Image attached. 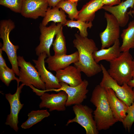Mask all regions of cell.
<instances>
[{
	"label": "cell",
	"mask_w": 134,
	"mask_h": 134,
	"mask_svg": "<svg viewBox=\"0 0 134 134\" xmlns=\"http://www.w3.org/2000/svg\"><path fill=\"white\" fill-rule=\"evenodd\" d=\"M75 38L73 42L77 50L78 60L74 66L83 72L88 77H91L102 71L100 65L95 61L93 53L98 50L94 40L87 37H83L79 34H75Z\"/></svg>",
	"instance_id": "1"
},
{
	"label": "cell",
	"mask_w": 134,
	"mask_h": 134,
	"mask_svg": "<svg viewBox=\"0 0 134 134\" xmlns=\"http://www.w3.org/2000/svg\"><path fill=\"white\" fill-rule=\"evenodd\" d=\"M90 101L96 107L93 114L99 131L108 129L118 122L110 108L105 88L100 84L97 85L92 92Z\"/></svg>",
	"instance_id": "2"
},
{
	"label": "cell",
	"mask_w": 134,
	"mask_h": 134,
	"mask_svg": "<svg viewBox=\"0 0 134 134\" xmlns=\"http://www.w3.org/2000/svg\"><path fill=\"white\" fill-rule=\"evenodd\" d=\"M133 59L129 51H128L122 52L118 57L109 62L108 73L120 85L128 83L133 78Z\"/></svg>",
	"instance_id": "3"
},
{
	"label": "cell",
	"mask_w": 134,
	"mask_h": 134,
	"mask_svg": "<svg viewBox=\"0 0 134 134\" xmlns=\"http://www.w3.org/2000/svg\"><path fill=\"white\" fill-rule=\"evenodd\" d=\"M15 28L14 23L10 19L2 20L0 22V37L3 42L1 48L6 54L15 74L18 76L19 70L17 51L19 47L18 45H13L9 38L10 32Z\"/></svg>",
	"instance_id": "4"
},
{
	"label": "cell",
	"mask_w": 134,
	"mask_h": 134,
	"mask_svg": "<svg viewBox=\"0 0 134 134\" xmlns=\"http://www.w3.org/2000/svg\"><path fill=\"white\" fill-rule=\"evenodd\" d=\"M103 76L100 84L105 88L111 89L116 96L128 106L130 105L134 101V91L127 83L122 85H119L109 74L107 70L102 64H100Z\"/></svg>",
	"instance_id": "5"
},
{
	"label": "cell",
	"mask_w": 134,
	"mask_h": 134,
	"mask_svg": "<svg viewBox=\"0 0 134 134\" xmlns=\"http://www.w3.org/2000/svg\"><path fill=\"white\" fill-rule=\"evenodd\" d=\"M30 88L36 95L40 96L41 100L39 105L40 108H47L50 111L55 110L64 111L66 110L68 96L64 91H60L57 94H50L46 93L45 90L38 89L33 86Z\"/></svg>",
	"instance_id": "6"
},
{
	"label": "cell",
	"mask_w": 134,
	"mask_h": 134,
	"mask_svg": "<svg viewBox=\"0 0 134 134\" xmlns=\"http://www.w3.org/2000/svg\"><path fill=\"white\" fill-rule=\"evenodd\" d=\"M19 70V80L25 85H33L40 90H45V83L41 80L38 71L30 62H26L23 56H18Z\"/></svg>",
	"instance_id": "7"
},
{
	"label": "cell",
	"mask_w": 134,
	"mask_h": 134,
	"mask_svg": "<svg viewBox=\"0 0 134 134\" xmlns=\"http://www.w3.org/2000/svg\"><path fill=\"white\" fill-rule=\"evenodd\" d=\"M72 109L75 116L73 119L68 120L66 126L76 122L84 128L86 134H99L92 108L86 105L80 104L74 105Z\"/></svg>",
	"instance_id": "8"
},
{
	"label": "cell",
	"mask_w": 134,
	"mask_h": 134,
	"mask_svg": "<svg viewBox=\"0 0 134 134\" xmlns=\"http://www.w3.org/2000/svg\"><path fill=\"white\" fill-rule=\"evenodd\" d=\"M61 87L53 91L59 92L63 91L67 94L68 98L66 103V106L72 105L81 104L87 97V95L89 90L87 88L89 83L88 81L84 79L79 85L71 87L64 82H60Z\"/></svg>",
	"instance_id": "9"
},
{
	"label": "cell",
	"mask_w": 134,
	"mask_h": 134,
	"mask_svg": "<svg viewBox=\"0 0 134 134\" xmlns=\"http://www.w3.org/2000/svg\"><path fill=\"white\" fill-rule=\"evenodd\" d=\"M104 17L106 19L107 25L106 28L100 34L101 43V49L109 47L119 39L120 35V27L118 21L112 14L105 12Z\"/></svg>",
	"instance_id": "10"
},
{
	"label": "cell",
	"mask_w": 134,
	"mask_h": 134,
	"mask_svg": "<svg viewBox=\"0 0 134 134\" xmlns=\"http://www.w3.org/2000/svg\"><path fill=\"white\" fill-rule=\"evenodd\" d=\"M25 85L22 83L19 86H17L16 91L14 94L8 93L6 94L5 95L10 106V113L7 116L5 124L9 126L16 132L19 129L18 126V114L24 105L20 102V94L22 89Z\"/></svg>",
	"instance_id": "11"
},
{
	"label": "cell",
	"mask_w": 134,
	"mask_h": 134,
	"mask_svg": "<svg viewBox=\"0 0 134 134\" xmlns=\"http://www.w3.org/2000/svg\"><path fill=\"white\" fill-rule=\"evenodd\" d=\"M63 26L61 23H52L48 27L44 26L41 23L39 28L40 34V42L35 49L36 55L39 56L43 52L46 53L48 56H50V48L52 44L54 37L61 27Z\"/></svg>",
	"instance_id": "12"
},
{
	"label": "cell",
	"mask_w": 134,
	"mask_h": 134,
	"mask_svg": "<svg viewBox=\"0 0 134 134\" xmlns=\"http://www.w3.org/2000/svg\"><path fill=\"white\" fill-rule=\"evenodd\" d=\"M47 57L46 53L43 52L38 56L37 60H32L41 80L45 84L46 92L52 91L61 86L56 76L48 70L45 67V60Z\"/></svg>",
	"instance_id": "13"
},
{
	"label": "cell",
	"mask_w": 134,
	"mask_h": 134,
	"mask_svg": "<svg viewBox=\"0 0 134 134\" xmlns=\"http://www.w3.org/2000/svg\"><path fill=\"white\" fill-rule=\"evenodd\" d=\"M48 4L46 0H24L20 13L26 18L44 17Z\"/></svg>",
	"instance_id": "14"
},
{
	"label": "cell",
	"mask_w": 134,
	"mask_h": 134,
	"mask_svg": "<svg viewBox=\"0 0 134 134\" xmlns=\"http://www.w3.org/2000/svg\"><path fill=\"white\" fill-rule=\"evenodd\" d=\"M48 57L45 60V62L48 64V68L56 72L77 61L79 54L77 51L69 55H54Z\"/></svg>",
	"instance_id": "15"
},
{
	"label": "cell",
	"mask_w": 134,
	"mask_h": 134,
	"mask_svg": "<svg viewBox=\"0 0 134 134\" xmlns=\"http://www.w3.org/2000/svg\"><path fill=\"white\" fill-rule=\"evenodd\" d=\"M134 7V0H126L115 6L104 5L101 9L113 14L117 20L120 27H123L127 24L129 20L127 11L129 8Z\"/></svg>",
	"instance_id": "16"
},
{
	"label": "cell",
	"mask_w": 134,
	"mask_h": 134,
	"mask_svg": "<svg viewBox=\"0 0 134 134\" xmlns=\"http://www.w3.org/2000/svg\"><path fill=\"white\" fill-rule=\"evenodd\" d=\"M105 88L107 99L113 114L118 121L122 123L126 116L129 106L118 98L111 89Z\"/></svg>",
	"instance_id": "17"
},
{
	"label": "cell",
	"mask_w": 134,
	"mask_h": 134,
	"mask_svg": "<svg viewBox=\"0 0 134 134\" xmlns=\"http://www.w3.org/2000/svg\"><path fill=\"white\" fill-rule=\"evenodd\" d=\"M81 72L75 66L70 65L56 71V76L60 83H65L70 86L75 87L83 81Z\"/></svg>",
	"instance_id": "18"
},
{
	"label": "cell",
	"mask_w": 134,
	"mask_h": 134,
	"mask_svg": "<svg viewBox=\"0 0 134 134\" xmlns=\"http://www.w3.org/2000/svg\"><path fill=\"white\" fill-rule=\"evenodd\" d=\"M121 52L120 42L118 39L111 46L96 51L93 55L95 61L97 63L103 60L110 62L118 57Z\"/></svg>",
	"instance_id": "19"
},
{
	"label": "cell",
	"mask_w": 134,
	"mask_h": 134,
	"mask_svg": "<svg viewBox=\"0 0 134 134\" xmlns=\"http://www.w3.org/2000/svg\"><path fill=\"white\" fill-rule=\"evenodd\" d=\"M103 0H90L79 11L77 20L89 22L94 19L95 14L104 5Z\"/></svg>",
	"instance_id": "20"
},
{
	"label": "cell",
	"mask_w": 134,
	"mask_h": 134,
	"mask_svg": "<svg viewBox=\"0 0 134 134\" xmlns=\"http://www.w3.org/2000/svg\"><path fill=\"white\" fill-rule=\"evenodd\" d=\"M65 12L62 9L57 6L51 8L48 7L45 15L42 20L41 24L46 26L48 23L53 21L54 23H61L63 26H65L67 20Z\"/></svg>",
	"instance_id": "21"
},
{
	"label": "cell",
	"mask_w": 134,
	"mask_h": 134,
	"mask_svg": "<svg viewBox=\"0 0 134 134\" xmlns=\"http://www.w3.org/2000/svg\"><path fill=\"white\" fill-rule=\"evenodd\" d=\"M121 36L122 42L120 46L121 52L134 48V20L130 21L127 28L123 30Z\"/></svg>",
	"instance_id": "22"
},
{
	"label": "cell",
	"mask_w": 134,
	"mask_h": 134,
	"mask_svg": "<svg viewBox=\"0 0 134 134\" xmlns=\"http://www.w3.org/2000/svg\"><path fill=\"white\" fill-rule=\"evenodd\" d=\"M50 115V114L46 109L33 110L28 114V118L22 124L21 127L25 129L30 128Z\"/></svg>",
	"instance_id": "23"
},
{
	"label": "cell",
	"mask_w": 134,
	"mask_h": 134,
	"mask_svg": "<svg viewBox=\"0 0 134 134\" xmlns=\"http://www.w3.org/2000/svg\"><path fill=\"white\" fill-rule=\"evenodd\" d=\"M77 2H71L68 0H62L59 2L56 6L63 10L68 15L71 20L77 19L79 11L77 9Z\"/></svg>",
	"instance_id": "24"
},
{
	"label": "cell",
	"mask_w": 134,
	"mask_h": 134,
	"mask_svg": "<svg viewBox=\"0 0 134 134\" xmlns=\"http://www.w3.org/2000/svg\"><path fill=\"white\" fill-rule=\"evenodd\" d=\"M63 27V26L61 27L56 34L55 39L52 44L55 55H61L67 53L66 42Z\"/></svg>",
	"instance_id": "25"
},
{
	"label": "cell",
	"mask_w": 134,
	"mask_h": 134,
	"mask_svg": "<svg viewBox=\"0 0 134 134\" xmlns=\"http://www.w3.org/2000/svg\"><path fill=\"white\" fill-rule=\"evenodd\" d=\"M68 27L71 28H78L80 32L79 34L83 37H87L88 33L87 31L88 28H91L93 26L92 22H86L80 20L76 21L67 20L65 25Z\"/></svg>",
	"instance_id": "26"
},
{
	"label": "cell",
	"mask_w": 134,
	"mask_h": 134,
	"mask_svg": "<svg viewBox=\"0 0 134 134\" xmlns=\"http://www.w3.org/2000/svg\"><path fill=\"white\" fill-rule=\"evenodd\" d=\"M15 73L12 68L7 66L0 68V79L1 81L7 86H8L12 80H16L19 86V79L15 76Z\"/></svg>",
	"instance_id": "27"
},
{
	"label": "cell",
	"mask_w": 134,
	"mask_h": 134,
	"mask_svg": "<svg viewBox=\"0 0 134 134\" xmlns=\"http://www.w3.org/2000/svg\"><path fill=\"white\" fill-rule=\"evenodd\" d=\"M24 0H0V4L14 12L20 13Z\"/></svg>",
	"instance_id": "28"
},
{
	"label": "cell",
	"mask_w": 134,
	"mask_h": 134,
	"mask_svg": "<svg viewBox=\"0 0 134 134\" xmlns=\"http://www.w3.org/2000/svg\"><path fill=\"white\" fill-rule=\"evenodd\" d=\"M134 123V101L128 108L126 116L122 122L124 128L129 132Z\"/></svg>",
	"instance_id": "29"
},
{
	"label": "cell",
	"mask_w": 134,
	"mask_h": 134,
	"mask_svg": "<svg viewBox=\"0 0 134 134\" xmlns=\"http://www.w3.org/2000/svg\"><path fill=\"white\" fill-rule=\"evenodd\" d=\"M121 0H103L104 5L112 6L114 5H118L121 2Z\"/></svg>",
	"instance_id": "30"
},
{
	"label": "cell",
	"mask_w": 134,
	"mask_h": 134,
	"mask_svg": "<svg viewBox=\"0 0 134 134\" xmlns=\"http://www.w3.org/2000/svg\"><path fill=\"white\" fill-rule=\"evenodd\" d=\"M2 50L1 48L0 49V68L7 66L5 61L2 56Z\"/></svg>",
	"instance_id": "31"
},
{
	"label": "cell",
	"mask_w": 134,
	"mask_h": 134,
	"mask_svg": "<svg viewBox=\"0 0 134 134\" xmlns=\"http://www.w3.org/2000/svg\"><path fill=\"white\" fill-rule=\"evenodd\" d=\"M49 7H54L62 0H46Z\"/></svg>",
	"instance_id": "32"
},
{
	"label": "cell",
	"mask_w": 134,
	"mask_h": 134,
	"mask_svg": "<svg viewBox=\"0 0 134 134\" xmlns=\"http://www.w3.org/2000/svg\"><path fill=\"white\" fill-rule=\"evenodd\" d=\"M128 84L132 88L134 91V79L133 78L128 83Z\"/></svg>",
	"instance_id": "33"
},
{
	"label": "cell",
	"mask_w": 134,
	"mask_h": 134,
	"mask_svg": "<svg viewBox=\"0 0 134 134\" xmlns=\"http://www.w3.org/2000/svg\"><path fill=\"white\" fill-rule=\"evenodd\" d=\"M132 75L133 78L134 79V59L133 61Z\"/></svg>",
	"instance_id": "34"
},
{
	"label": "cell",
	"mask_w": 134,
	"mask_h": 134,
	"mask_svg": "<svg viewBox=\"0 0 134 134\" xmlns=\"http://www.w3.org/2000/svg\"><path fill=\"white\" fill-rule=\"evenodd\" d=\"M129 15H133L134 16V7L133 9V10H130L129 12H128Z\"/></svg>",
	"instance_id": "35"
},
{
	"label": "cell",
	"mask_w": 134,
	"mask_h": 134,
	"mask_svg": "<svg viewBox=\"0 0 134 134\" xmlns=\"http://www.w3.org/2000/svg\"><path fill=\"white\" fill-rule=\"evenodd\" d=\"M69 1L72 2H77L79 0H68Z\"/></svg>",
	"instance_id": "36"
}]
</instances>
